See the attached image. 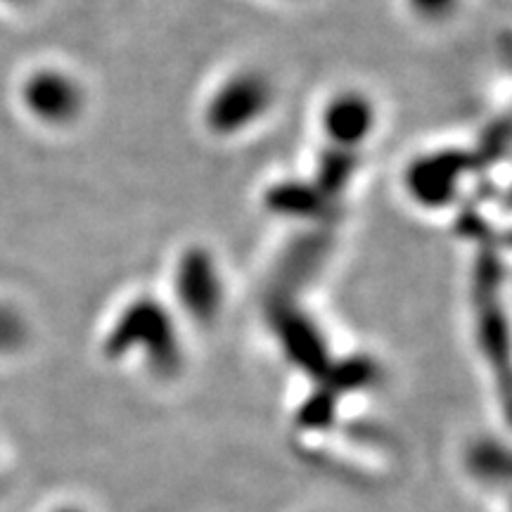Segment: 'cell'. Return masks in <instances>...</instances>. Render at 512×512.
Returning <instances> with one entry per match:
<instances>
[{
	"label": "cell",
	"mask_w": 512,
	"mask_h": 512,
	"mask_svg": "<svg viewBox=\"0 0 512 512\" xmlns=\"http://www.w3.org/2000/svg\"><path fill=\"white\" fill-rule=\"evenodd\" d=\"M415 17L427 19V22H441L458 10L460 0H406Z\"/></svg>",
	"instance_id": "7"
},
{
	"label": "cell",
	"mask_w": 512,
	"mask_h": 512,
	"mask_svg": "<svg viewBox=\"0 0 512 512\" xmlns=\"http://www.w3.org/2000/svg\"><path fill=\"white\" fill-rule=\"evenodd\" d=\"M55 512H79V510H55Z\"/></svg>",
	"instance_id": "8"
},
{
	"label": "cell",
	"mask_w": 512,
	"mask_h": 512,
	"mask_svg": "<svg viewBox=\"0 0 512 512\" xmlns=\"http://www.w3.org/2000/svg\"><path fill=\"white\" fill-rule=\"evenodd\" d=\"M27 102L36 117L50 124H67L79 114L83 95L67 74L41 72L29 81Z\"/></svg>",
	"instance_id": "5"
},
{
	"label": "cell",
	"mask_w": 512,
	"mask_h": 512,
	"mask_svg": "<svg viewBox=\"0 0 512 512\" xmlns=\"http://www.w3.org/2000/svg\"><path fill=\"white\" fill-rule=\"evenodd\" d=\"M375 107L363 93H339L328 102L323 114V126L335 140L339 150L354 152L375 128Z\"/></svg>",
	"instance_id": "4"
},
{
	"label": "cell",
	"mask_w": 512,
	"mask_h": 512,
	"mask_svg": "<svg viewBox=\"0 0 512 512\" xmlns=\"http://www.w3.org/2000/svg\"><path fill=\"white\" fill-rule=\"evenodd\" d=\"M176 294L183 311L197 323H211L223 306V280L214 256L207 249L192 247L176 268Z\"/></svg>",
	"instance_id": "3"
},
{
	"label": "cell",
	"mask_w": 512,
	"mask_h": 512,
	"mask_svg": "<svg viewBox=\"0 0 512 512\" xmlns=\"http://www.w3.org/2000/svg\"><path fill=\"white\" fill-rule=\"evenodd\" d=\"M273 98L275 91L264 74L238 72L216 88L204 107V119L216 136H235L264 117Z\"/></svg>",
	"instance_id": "2"
},
{
	"label": "cell",
	"mask_w": 512,
	"mask_h": 512,
	"mask_svg": "<svg viewBox=\"0 0 512 512\" xmlns=\"http://www.w3.org/2000/svg\"><path fill=\"white\" fill-rule=\"evenodd\" d=\"M110 349L112 354L138 349L145 354L147 366L164 375L176 373L183 358L174 320L155 299H136L121 313L110 335Z\"/></svg>",
	"instance_id": "1"
},
{
	"label": "cell",
	"mask_w": 512,
	"mask_h": 512,
	"mask_svg": "<svg viewBox=\"0 0 512 512\" xmlns=\"http://www.w3.org/2000/svg\"><path fill=\"white\" fill-rule=\"evenodd\" d=\"M463 166L456 155H432L415 159L408 169V190L425 207H439L448 202L458 188Z\"/></svg>",
	"instance_id": "6"
}]
</instances>
